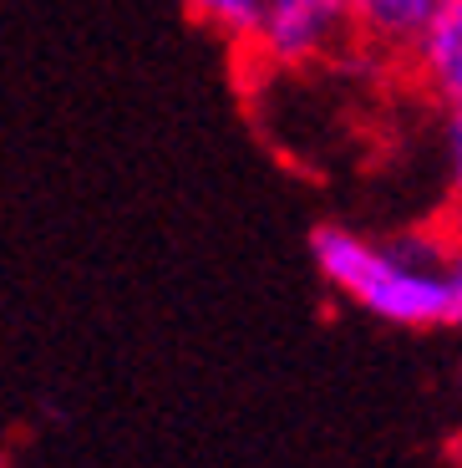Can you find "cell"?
<instances>
[{"label": "cell", "instance_id": "cell-1", "mask_svg": "<svg viewBox=\"0 0 462 468\" xmlns=\"http://www.w3.org/2000/svg\"><path fill=\"white\" fill-rule=\"evenodd\" d=\"M310 260L335 291L366 316L406 331H447L462 321V270L422 239H366L346 224H320L310 234Z\"/></svg>", "mask_w": 462, "mask_h": 468}, {"label": "cell", "instance_id": "cell-2", "mask_svg": "<svg viewBox=\"0 0 462 468\" xmlns=\"http://www.w3.org/2000/svg\"><path fill=\"white\" fill-rule=\"evenodd\" d=\"M351 5L346 0H259L255 31L249 41H259V51L285 67L295 61H315L351 31Z\"/></svg>", "mask_w": 462, "mask_h": 468}, {"label": "cell", "instance_id": "cell-3", "mask_svg": "<svg viewBox=\"0 0 462 468\" xmlns=\"http://www.w3.org/2000/svg\"><path fill=\"white\" fill-rule=\"evenodd\" d=\"M406 41L416 47L432 92L442 97V112L462 107V0H437Z\"/></svg>", "mask_w": 462, "mask_h": 468}, {"label": "cell", "instance_id": "cell-4", "mask_svg": "<svg viewBox=\"0 0 462 468\" xmlns=\"http://www.w3.org/2000/svg\"><path fill=\"white\" fill-rule=\"evenodd\" d=\"M346 5H351V16H361V21L371 26V31L406 41V36L422 26V16H427L437 0H346Z\"/></svg>", "mask_w": 462, "mask_h": 468}, {"label": "cell", "instance_id": "cell-5", "mask_svg": "<svg viewBox=\"0 0 462 468\" xmlns=\"http://www.w3.org/2000/svg\"><path fill=\"white\" fill-rule=\"evenodd\" d=\"M188 11L219 36H234V41H249L255 31V16H259V0H184Z\"/></svg>", "mask_w": 462, "mask_h": 468}]
</instances>
